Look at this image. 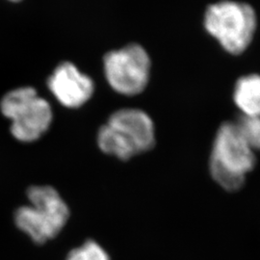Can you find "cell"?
<instances>
[{"label":"cell","mask_w":260,"mask_h":260,"mask_svg":"<svg viewBox=\"0 0 260 260\" xmlns=\"http://www.w3.org/2000/svg\"><path fill=\"white\" fill-rule=\"evenodd\" d=\"M204 24L207 33L226 52L238 55L251 45L257 27V18L251 5L223 0L206 9Z\"/></svg>","instance_id":"obj_4"},{"label":"cell","mask_w":260,"mask_h":260,"mask_svg":"<svg viewBox=\"0 0 260 260\" xmlns=\"http://www.w3.org/2000/svg\"><path fill=\"white\" fill-rule=\"evenodd\" d=\"M10 1H13V2H19L20 0H10Z\"/></svg>","instance_id":"obj_11"},{"label":"cell","mask_w":260,"mask_h":260,"mask_svg":"<svg viewBox=\"0 0 260 260\" xmlns=\"http://www.w3.org/2000/svg\"><path fill=\"white\" fill-rule=\"evenodd\" d=\"M235 123L249 147L254 152L260 151V117L241 115Z\"/></svg>","instance_id":"obj_9"},{"label":"cell","mask_w":260,"mask_h":260,"mask_svg":"<svg viewBox=\"0 0 260 260\" xmlns=\"http://www.w3.org/2000/svg\"><path fill=\"white\" fill-rule=\"evenodd\" d=\"M98 145L108 155L128 160L154 147V123L141 109L118 110L99 130Z\"/></svg>","instance_id":"obj_1"},{"label":"cell","mask_w":260,"mask_h":260,"mask_svg":"<svg viewBox=\"0 0 260 260\" xmlns=\"http://www.w3.org/2000/svg\"><path fill=\"white\" fill-rule=\"evenodd\" d=\"M66 260H110V257L99 243L88 240L70 251Z\"/></svg>","instance_id":"obj_10"},{"label":"cell","mask_w":260,"mask_h":260,"mask_svg":"<svg viewBox=\"0 0 260 260\" xmlns=\"http://www.w3.org/2000/svg\"><path fill=\"white\" fill-rule=\"evenodd\" d=\"M0 110L12 121V135L24 143L40 139L53 119L50 104L31 87H21L6 93L1 100Z\"/></svg>","instance_id":"obj_5"},{"label":"cell","mask_w":260,"mask_h":260,"mask_svg":"<svg viewBox=\"0 0 260 260\" xmlns=\"http://www.w3.org/2000/svg\"><path fill=\"white\" fill-rule=\"evenodd\" d=\"M47 87L57 101L68 108L82 106L94 92L93 79L71 62H63L56 67L48 77Z\"/></svg>","instance_id":"obj_7"},{"label":"cell","mask_w":260,"mask_h":260,"mask_svg":"<svg viewBox=\"0 0 260 260\" xmlns=\"http://www.w3.org/2000/svg\"><path fill=\"white\" fill-rule=\"evenodd\" d=\"M233 101L242 116L260 117V75L240 77L233 90Z\"/></svg>","instance_id":"obj_8"},{"label":"cell","mask_w":260,"mask_h":260,"mask_svg":"<svg viewBox=\"0 0 260 260\" xmlns=\"http://www.w3.org/2000/svg\"><path fill=\"white\" fill-rule=\"evenodd\" d=\"M27 198L30 205L19 207L15 213L17 226L37 244L53 239L70 218L65 201L51 186H32Z\"/></svg>","instance_id":"obj_3"},{"label":"cell","mask_w":260,"mask_h":260,"mask_svg":"<svg viewBox=\"0 0 260 260\" xmlns=\"http://www.w3.org/2000/svg\"><path fill=\"white\" fill-rule=\"evenodd\" d=\"M255 164V152L243 139L236 123L225 121L221 124L214 139L209 160L214 180L226 191H237L244 185Z\"/></svg>","instance_id":"obj_2"},{"label":"cell","mask_w":260,"mask_h":260,"mask_svg":"<svg viewBox=\"0 0 260 260\" xmlns=\"http://www.w3.org/2000/svg\"><path fill=\"white\" fill-rule=\"evenodd\" d=\"M150 65L148 52L137 44L110 51L103 58L107 82L113 90L123 95H136L147 88Z\"/></svg>","instance_id":"obj_6"}]
</instances>
